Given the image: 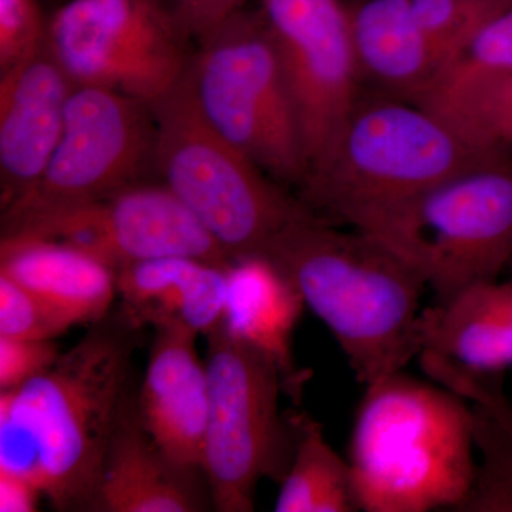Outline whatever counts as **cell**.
Returning <instances> with one entry per match:
<instances>
[{
  "instance_id": "11",
  "label": "cell",
  "mask_w": 512,
  "mask_h": 512,
  "mask_svg": "<svg viewBox=\"0 0 512 512\" xmlns=\"http://www.w3.org/2000/svg\"><path fill=\"white\" fill-rule=\"evenodd\" d=\"M259 12L281 60L311 168L363 96L348 3L262 0Z\"/></svg>"
},
{
  "instance_id": "13",
  "label": "cell",
  "mask_w": 512,
  "mask_h": 512,
  "mask_svg": "<svg viewBox=\"0 0 512 512\" xmlns=\"http://www.w3.org/2000/svg\"><path fill=\"white\" fill-rule=\"evenodd\" d=\"M74 87L47 46L0 72L2 210L45 171L59 143Z\"/></svg>"
},
{
  "instance_id": "12",
  "label": "cell",
  "mask_w": 512,
  "mask_h": 512,
  "mask_svg": "<svg viewBox=\"0 0 512 512\" xmlns=\"http://www.w3.org/2000/svg\"><path fill=\"white\" fill-rule=\"evenodd\" d=\"M9 235L67 242L116 272L163 256L231 264L207 228L165 184H133L101 200L46 215L2 237Z\"/></svg>"
},
{
  "instance_id": "20",
  "label": "cell",
  "mask_w": 512,
  "mask_h": 512,
  "mask_svg": "<svg viewBox=\"0 0 512 512\" xmlns=\"http://www.w3.org/2000/svg\"><path fill=\"white\" fill-rule=\"evenodd\" d=\"M305 302L288 278L264 255L235 259L227 268V299L221 328L271 357L292 397L303 375L293 357V335Z\"/></svg>"
},
{
  "instance_id": "28",
  "label": "cell",
  "mask_w": 512,
  "mask_h": 512,
  "mask_svg": "<svg viewBox=\"0 0 512 512\" xmlns=\"http://www.w3.org/2000/svg\"><path fill=\"white\" fill-rule=\"evenodd\" d=\"M188 42L200 45L228 22L245 0H154Z\"/></svg>"
},
{
  "instance_id": "32",
  "label": "cell",
  "mask_w": 512,
  "mask_h": 512,
  "mask_svg": "<svg viewBox=\"0 0 512 512\" xmlns=\"http://www.w3.org/2000/svg\"><path fill=\"white\" fill-rule=\"evenodd\" d=\"M346 3L360 2V0H345Z\"/></svg>"
},
{
  "instance_id": "22",
  "label": "cell",
  "mask_w": 512,
  "mask_h": 512,
  "mask_svg": "<svg viewBox=\"0 0 512 512\" xmlns=\"http://www.w3.org/2000/svg\"><path fill=\"white\" fill-rule=\"evenodd\" d=\"M419 104L471 146L512 150V69L453 64Z\"/></svg>"
},
{
  "instance_id": "25",
  "label": "cell",
  "mask_w": 512,
  "mask_h": 512,
  "mask_svg": "<svg viewBox=\"0 0 512 512\" xmlns=\"http://www.w3.org/2000/svg\"><path fill=\"white\" fill-rule=\"evenodd\" d=\"M73 323L66 316L23 288L0 275V336L26 340H55Z\"/></svg>"
},
{
  "instance_id": "8",
  "label": "cell",
  "mask_w": 512,
  "mask_h": 512,
  "mask_svg": "<svg viewBox=\"0 0 512 512\" xmlns=\"http://www.w3.org/2000/svg\"><path fill=\"white\" fill-rule=\"evenodd\" d=\"M207 340L210 409L202 476L215 511L251 512L261 480L281 483L291 463L295 430L279 407L288 389L271 357L221 326Z\"/></svg>"
},
{
  "instance_id": "15",
  "label": "cell",
  "mask_w": 512,
  "mask_h": 512,
  "mask_svg": "<svg viewBox=\"0 0 512 512\" xmlns=\"http://www.w3.org/2000/svg\"><path fill=\"white\" fill-rule=\"evenodd\" d=\"M419 345L426 373L503 376L512 367V278L478 282L423 309Z\"/></svg>"
},
{
  "instance_id": "19",
  "label": "cell",
  "mask_w": 512,
  "mask_h": 512,
  "mask_svg": "<svg viewBox=\"0 0 512 512\" xmlns=\"http://www.w3.org/2000/svg\"><path fill=\"white\" fill-rule=\"evenodd\" d=\"M0 275L35 293L74 326L100 323L117 295L116 269L57 239L2 237Z\"/></svg>"
},
{
  "instance_id": "33",
  "label": "cell",
  "mask_w": 512,
  "mask_h": 512,
  "mask_svg": "<svg viewBox=\"0 0 512 512\" xmlns=\"http://www.w3.org/2000/svg\"><path fill=\"white\" fill-rule=\"evenodd\" d=\"M508 268H510L511 272H512V259H511V264H510V266H508Z\"/></svg>"
},
{
  "instance_id": "3",
  "label": "cell",
  "mask_w": 512,
  "mask_h": 512,
  "mask_svg": "<svg viewBox=\"0 0 512 512\" xmlns=\"http://www.w3.org/2000/svg\"><path fill=\"white\" fill-rule=\"evenodd\" d=\"M474 450L463 397L404 370L369 384L348 458L360 511H460L476 477Z\"/></svg>"
},
{
  "instance_id": "7",
  "label": "cell",
  "mask_w": 512,
  "mask_h": 512,
  "mask_svg": "<svg viewBox=\"0 0 512 512\" xmlns=\"http://www.w3.org/2000/svg\"><path fill=\"white\" fill-rule=\"evenodd\" d=\"M366 234L416 266L436 301L498 279L512 259V150L433 185Z\"/></svg>"
},
{
  "instance_id": "23",
  "label": "cell",
  "mask_w": 512,
  "mask_h": 512,
  "mask_svg": "<svg viewBox=\"0 0 512 512\" xmlns=\"http://www.w3.org/2000/svg\"><path fill=\"white\" fill-rule=\"evenodd\" d=\"M291 417L295 441L275 511H360L349 460L330 446L319 421L305 413Z\"/></svg>"
},
{
  "instance_id": "24",
  "label": "cell",
  "mask_w": 512,
  "mask_h": 512,
  "mask_svg": "<svg viewBox=\"0 0 512 512\" xmlns=\"http://www.w3.org/2000/svg\"><path fill=\"white\" fill-rule=\"evenodd\" d=\"M414 18L450 66L481 28L505 8L498 0H409Z\"/></svg>"
},
{
  "instance_id": "29",
  "label": "cell",
  "mask_w": 512,
  "mask_h": 512,
  "mask_svg": "<svg viewBox=\"0 0 512 512\" xmlns=\"http://www.w3.org/2000/svg\"><path fill=\"white\" fill-rule=\"evenodd\" d=\"M457 63L512 69V5L485 23L454 64Z\"/></svg>"
},
{
  "instance_id": "16",
  "label": "cell",
  "mask_w": 512,
  "mask_h": 512,
  "mask_svg": "<svg viewBox=\"0 0 512 512\" xmlns=\"http://www.w3.org/2000/svg\"><path fill=\"white\" fill-rule=\"evenodd\" d=\"M350 40L363 86L419 104L450 63L424 35L409 0L348 3Z\"/></svg>"
},
{
  "instance_id": "21",
  "label": "cell",
  "mask_w": 512,
  "mask_h": 512,
  "mask_svg": "<svg viewBox=\"0 0 512 512\" xmlns=\"http://www.w3.org/2000/svg\"><path fill=\"white\" fill-rule=\"evenodd\" d=\"M501 379L448 373L439 380L471 403L474 447L480 461L461 512H512V404Z\"/></svg>"
},
{
  "instance_id": "9",
  "label": "cell",
  "mask_w": 512,
  "mask_h": 512,
  "mask_svg": "<svg viewBox=\"0 0 512 512\" xmlns=\"http://www.w3.org/2000/svg\"><path fill=\"white\" fill-rule=\"evenodd\" d=\"M154 147L151 106L113 90L74 87L59 143L39 180L2 210V234L141 183Z\"/></svg>"
},
{
  "instance_id": "6",
  "label": "cell",
  "mask_w": 512,
  "mask_h": 512,
  "mask_svg": "<svg viewBox=\"0 0 512 512\" xmlns=\"http://www.w3.org/2000/svg\"><path fill=\"white\" fill-rule=\"evenodd\" d=\"M204 119L281 185L301 187L308 157L298 114L261 12L239 10L198 45L188 66Z\"/></svg>"
},
{
  "instance_id": "1",
  "label": "cell",
  "mask_w": 512,
  "mask_h": 512,
  "mask_svg": "<svg viewBox=\"0 0 512 512\" xmlns=\"http://www.w3.org/2000/svg\"><path fill=\"white\" fill-rule=\"evenodd\" d=\"M130 357L126 332L99 325L46 373L0 392V473L28 478L56 510H93Z\"/></svg>"
},
{
  "instance_id": "10",
  "label": "cell",
  "mask_w": 512,
  "mask_h": 512,
  "mask_svg": "<svg viewBox=\"0 0 512 512\" xmlns=\"http://www.w3.org/2000/svg\"><path fill=\"white\" fill-rule=\"evenodd\" d=\"M188 40L154 0H69L49 18L46 46L74 86L153 106L187 74Z\"/></svg>"
},
{
  "instance_id": "30",
  "label": "cell",
  "mask_w": 512,
  "mask_h": 512,
  "mask_svg": "<svg viewBox=\"0 0 512 512\" xmlns=\"http://www.w3.org/2000/svg\"><path fill=\"white\" fill-rule=\"evenodd\" d=\"M45 498L35 483L16 474L0 473V511H37L39 501Z\"/></svg>"
},
{
  "instance_id": "2",
  "label": "cell",
  "mask_w": 512,
  "mask_h": 512,
  "mask_svg": "<svg viewBox=\"0 0 512 512\" xmlns=\"http://www.w3.org/2000/svg\"><path fill=\"white\" fill-rule=\"evenodd\" d=\"M261 255L325 323L357 382L369 386L419 356L420 305L429 285L380 239L309 215L282 229Z\"/></svg>"
},
{
  "instance_id": "27",
  "label": "cell",
  "mask_w": 512,
  "mask_h": 512,
  "mask_svg": "<svg viewBox=\"0 0 512 512\" xmlns=\"http://www.w3.org/2000/svg\"><path fill=\"white\" fill-rule=\"evenodd\" d=\"M62 355L55 340L0 336V392L19 389L46 373Z\"/></svg>"
},
{
  "instance_id": "5",
  "label": "cell",
  "mask_w": 512,
  "mask_h": 512,
  "mask_svg": "<svg viewBox=\"0 0 512 512\" xmlns=\"http://www.w3.org/2000/svg\"><path fill=\"white\" fill-rule=\"evenodd\" d=\"M151 110L154 167L229 261L261 255L291 222L315 215L204 119L187 74Z\"/></svg>"
},
{
  "instance_id": "17",
  "label": "cell",
  "mask_w": 512,
  "mask_h": 512,
  "mask_svg": "<svg viewBox=\"0 0 512 512\" xmlns=\"http://www.w3.org/2000/svg\"><path fill=\"white\" fill-rule=\"evenodd\" d=\"M197 468L174 463L138 419L136 403L124 400L93 511L194 512L212 507L198 485Z\"/></svg>"
},
{
  "instance_id": "4",
  "label": "cell",
  "mask_w": 512,
  "mask_h": 512,
  "mask_svg": "<svg viewBox=\"0 0 512 512\" xmlns=\"http://www.w3.org/2000/svg\"><path fill=\"white\" fill-rule=\"evenodd\" d=\"M439 116L409 101L365 96L309 168L299 200L316 217L369 231L377 222L490 156Z\"/></svg>"
},
{
  "instance_id": "18",
  "label": "cell",
  "mask_w": 512,
  "mask_h": 512,
  "mask_svg": "<svg viewBox=\"0 0 512 512\" xmlns=\"http://www.w3.org/2000/svg\"><path fill=\"white\" fill-rule=\"evenodd\" d=\"M227 268L191 256L148 259L117 271V295L133 326H184L208 336L224 319Z\"/></svg>"
},
{
  "instance_id": "14",
  "label": "cell",
  "mask_w": 512,
  "mask_h": 512,
  "mask_svg": "<svg viewBox=\"0 0 512 512\" xmlns=\"http://www.w3.org/2000/svg\"><path fill=\"white\" fill-rule=\"evenodd\" d=\"M197 336L184 326L156 328L136 406L144 429L174 463L201 470L210 382Z\"/></svg>"
},
{
  "instance_id": "31",
  "label": "cell",
  "mask_w": 512,
  "mask_h": 512,
  "mask_svg": "<svg viewBox=\"0 0 512 512\" xmlns=\"http://www.w3.org/2000/svg\"><path fill=\"white\" fill-rule=\"evenodd\" d=\"M498 2L503 3L504 6L512 5V0H498Z\"/></svg>"
},
{
  "instance_id": "26",
  "label": "cell",
  "mask_w": 512,
  "mask_h": 512,
  "mask_svg": "<svg viewBox=\"0 0 512 512\" xmlns=\"http://www.w3.org/2000/svg\"><path fill=\"white\" fill-rule=\"evenodd\" d=\"M47 26L37 0H0V72L42 52Z\"/></svg>"
}]
</instances>
